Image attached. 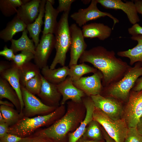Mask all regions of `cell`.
Here are the masks:
<instances>
[{
    "label": "cell",
    "instance_id": "cell-46",
    "mask_svg": "<svg viewBox=\"0 0 142 142\" xmlns=\"http://www.w3.org/2000/svg\"><path fill=\"white\" fill-rule=\"evenodd\" d=\"M0 105H5L12 108L14 106L13 104L11 102H9L7 100H3L1 99L0 100Z\"/></svg>",
    "mask_w": 142,
    "mask_h": 142
},
{
    "label": "cell",
    "instance_id": "cell-35",
    "mask_svg": "<svg viewBox=\"0 0 142 142\" xmlns=\"http://www.w3.org/2000/svg\"><path fill=\"white\" fill-rule=\"evenodd\" d=\"M124 142H142V135L139 133L136 127L128 128Z\"/></svg>",
    "mask_w": 142,
    "mask_h": 142
},
{
    "label": "cell",
    "instance_id": "cell-37",
    "mask_svg": "<svg viewBox=\"0 0 142 142\" xmlns=\"http://www.w3.org/2000/svg\"><path fill=\"white\" fill-rule=\"evenodd\" d=\"M75 1L74 0H59V5L56 9L59 13L70 11L71 4Z\"/></svg>",
    "mask_w": 142,
    "mask_h": 142
},
{
    "label": "cell",
    "instance_id": "cell-31",
    "mask_svg": "<svg viewBox=\"0 0 142 142\" xmlns=\"http://www.w3.org/2000/svg\"><path fill=\"white\" fill-rule=\"evenodd\" d=\"M0 112L9 126L17 123L23 116L13 108L0 105Z\"/></svg>",
    "mask_w": 142,
    "mask_h": 142
},
{
    "label": "cell",
    "instance_id": "cell-19",
    "mask_svg": "<svg viewBox=\"0 0 142 142\" xmlns=\"http://www.w3.org/2000/svg\"><path fill=\"white\" fill-rule=\"evenodd\" d=\"M82 30L84 38H97L104 40L110 36L113 30L103 23H93L83 26Z\"/></svg>",
    "mask_w": 142,
    "mask_h": 142
},
{
    "label": "cell",
    "instance_id": "cell-27",
    "mask_svg": "<svg viewBox=\"0 0 142 142\" xmlns=\"http://www.w3.org/2000/svg\"><path fill=\"white\" fill-rule=\"evenodd\" d=\"M28 31L27 29L23 32L20 38L17 40L12 39L11 40L10 48L14 53L19 51H26L31 52L34 54L36 47L34 42L28 37Z\"/></svg>",
    "mask_w": 142,
    "mask_h": 142
},
{
    "label": "cell",
    "instance_id": "cell-24",
    "mask_svg": "<svg viewBox=\"0 0 142 142\" xmlns=\"http://www.w3.org/2000/svg\"><path fill=\"white\" fill-rule=\"evenodd\" d=\"M27 25L15 15L7 24L6 27L0 32V38L5 42L13 39L17 33L23 32L27 28Z\"/></svg>",
    "mask_w": 142,
    "mask_h": 142
},
{
    "label": "cell",
    "instance_id": "cell-5",
    "mask_svg": "<svg viewBox=\"0 0 142 142\" xmlns=\"http://www.w3.org/2000/svg\"><path fill=\"white\" fill-rule=\"evenodd\" d=\"M69 11L63 12L58 22L54 34L55 37L54 48L56 54L50 65L53 69L58 64L62 67L65 66L66 54L71 43V37L68 18Z\"/></svg>",
    "mask_w": 142,
    "mask_h": 142
},
{
    "label": "cell",
    "instance_id": "cell-13",
    "mask_svg": "<svg viewBox=\"0 0 142 142\" xmlns=\"http://www.w3.org/2000/svg\"><path fill=\"white\" fill-rule=\"evenodd\" d=\"M103 78L102 73L98 70L92 75L82 77L73 83L74 86L82 91L86 95L90 97L100 94L103 87Z\"/></svg>",
    "mask_w": 142,
    "mask_h": 142
},
{
    "label": "cell",
    "instance_id": "cell-32",
    "mask_svg": "<svg viewBox=\"0 0 142 142\" xmlns=\"http://www.w3.org/2000/svg\"><path fill=\"white\" fill-rule=\"evenodd\" d=\"M42 85L41 74L37 75L28 80L25 88L29 92L35 95L40 93Z\"/></svg>",
    "mask_w": 142,
    "mask_h": 142
},
{
    "label": "cell",
    "instance_id": "cell-36",
    "mask_svg": "<svg viewBox=\"0 0 142 142\" xmlns=\"http://www.w3.org/2000/svg\"><path fill=\"white\" fill-rule=\"evenodd\" d=\"M18 142H54L48 138L33 134L22 138Z\"/></svg>",
    "mask_w": 142,
    "mask_h": 142
},
{
    "label": "cell",
    "instance_id": "cell-20",
    "mask_svg": "<svg viewBox=\"0 0 142 142\" xmlns=\"http://www.w3.org/2000/svg\"><path fill=\"white\" fill-rule=\"evenodd\" d=\"M0 74V77L7 80L16 92L19 99L21 105L20 113L22 114L24 104L20 82L18 67L12 61L10 68Z\"/></svg>",
    "mask_w": 142,
    "mask_h": 142
},
{
    "label": "cell",
    "instance_id": "cell-4",
    "mask_svg": "<svg viewBox=\"0 0 142 142\" xmlns=\"http://www.w3.org/2000/svg\"><path fill=\"white\" fill-rule=\"evenodd\" d=\"M80 114L77 109H68L65 114L49 127L38 129L33 134L48 138L54 142L62 139L73 129L80 120Z\"/></svg>",
    "mask_w": 142,
    "mask_h": 142
},
{
    "label": "cell",
    "instance_id": "cell-23",
    "mask_svg": "<svg viewBox=\"0 0 142 142\" xmlns=\"http://www.w3.org/2000/svg\"><path fill=\"white\" fill-rule=\"evenodd\" d=\"M131 38L132 40L137 42V45L131 49L119 51L117 55L121 57L129 58L130 65L138 62H140L142 65V35L133 36Z\"/></svg>",
    "mask_w": 142,
    "mask_h": 142
},
{
    "label": "cell",
    "instance_id": "cell-10",
    "mask_svg": "<svg viewBox=\"0 0 142 142\" xmlns=\"http://www.w3.org/2000/svg\"><path fill=\"white\" fill-rule=\"evenodd\" d=\"M90 97L96 108L113 120L121 119L123 113L122 102L113 98L105 97L100 94Z\"/></svg>",
    "mask_w": 142,
    "mask_h": 142
},
{
    "label": "cell",
    "instance_id": "cell-44",
    "mask_svg": "<svg viewBox=\"0 0 142 142\" xmlns=\"http://www.w3.org/2000/svg\"><path fill=\"white\" fill-rule=\"evenodd\" d=\"M134 3L138 13L141 14L142 16V1H134Z\"/></svg>",
    "mask_w": 142,
    "mask_h": 142
},
{
    "label": "cell",
    "instance_id": "cell-2",
    "mask_svg": "<svg viewBox=\"0 0 142 142\" xmlns=\"http://www.w3.org/2000/svg\"><path fill=\"white\" fill-rule=\"evenodd\" d=\"M141 76L142 65L140 62H138L133 67H130L119 81L103 87L100 94L105 97L113 98L126 102L136 81Z\"/></svg>",
    "mask_w": 142,
    "mask_h": 142
},
{
    "label": "cell",
    "instance_id": "cell-26",
    "mask_svg": "<svg viewBox=\"0 0 142 142\" xmlns=\"http://www.w3.org/2000/svg\"><path fill=\"white\" fill-rule=\"evenodd\" d=\"M6 98L9 100L20 113L21 105L19 98L14 89L8 82L0 77V99Z\"/></svg>",
    "mask_w": 142,
    "mask_h": 142
},
{
    "label": "cell",
    "instance_id": "cell-39",
    "mask_svg": "<svg viewBox=\"0 0 142 142\" xmlns=\"http://www.w3.org/2000/svg\"><path fill=\"white\" fill-rule=\"evenodd\" d=\"M22 138L15 135L8 133L0 138V142H18Z\"/></svg>",
    "mask_w": 142,
    "mask_h": 142
},
{
    "label": "cell",
    "instance_id": "cell-42",
    "mask_svg": "<svg viewBox=\"0 0 142 142\" xmlns=\"http://www.w3.org/2000/svg\"><path fill=\"white\" fill-rule=\"evenodd\" d=\"M11 63L6 61L1 60L0 62V73L9 68L11 67Z\"/></svg>",
    "mask_w": 142,
    "mask_h": 142
},
{
    "label": "cell",
    "instance_id": "cell-3",
    "mask_svg": "<svg viewBox=\"0 0 142 142\" xmlns=\"http://www.w3.org/2000/svg\"><path fill=\"white\" fill-rule=\"evenodd\" d=\"M63 106L61 105L54 111L46 115L31 118L23 116L16 124L9 126L8 133L22 138L29 136L40 128L56 121L60 115Z\"/></svg>",
    "mask_w": 142,
    "mask_h": 142
},
{
    "label": "cell",
    "instance_id": "cell-12",
    "mask_svg": "<svg viewBox=\"0 0 142 142\" xmlns=\"http://www.w3.org/2000/svg\"><path fill=\"white\" fill-rule=\"evenodd\" d=\"M55 45V37L53 34L42 36L36 47L34 61L40 69L47 66L48 59Z\"/></svg>",
    "mask_w": 142,
    "mask_h": 142
},
{
    "label": "cell",
    "instance_id": "cell-15",
    "mask_svg": "<svg viewBox=\"0 0 142 142\" xmlns=\"http://www.w3.org/2000/svg\"><path fill=\"white\" fill-rule=\"evenodd\" d=\"M57 86L63 97L60 102L61 105H64L67 100L70 99L76 103H82V98L86 95L82 91L74 86L69 76Z\"/></svg>",
    "mask_w": 142,
    "mask_h": 142
},
{
    "label": "cell",
    "instance_id": "cell-16",
    "mask_svg": "<svg viewBox=\"0 0 142 142\" xmlns=\"http://www.w3.org/2000/svg\"><path fill=\"white\" fill-rule=\"evenodd\" d=\"M42 85L40 92L37 95L41 100L46 105L58 107L61 95L57 85L47 80L41 74Z\"/></svg>",
    "mask_w": 142,
    "mask_h": 142
},
{
    "label": "cell",
    "instance_id": "cell-45",
    "mask_svg": "<svg viewBox=\"0 0 142 142\" xmlns=\"http://www.w3.org/2000/svg\"><path fill=\"white\" fill-rule=\"evenodd\" d=\"M136 127L139 133L142 135V117L140 119Z\"/></svg>",
    "mask_w": 142,
    "mask_h": 142
},
{
    "label": "cell",
    "instance_id": "cell-11",
    "mask_svg": "<svg viewBox=\"0 0 142 142\" xmlns=\"http://www.w3.org/2000/svg\"><path fill=\"white\" fill-rule=\"evenodd\" d=\"M71 37L70 60L69 67L77 64L78 60L86 50L87 45L84 40L82 30L75 23L70 26Z\"/></svg>",
    "mask_w": 142,
    "mask_h": 142
},
{
    "label": "cell",
    "instance_id": "cell-1",
    "mask_svg": "<svg viewBox=\"0 0 142 142\" xmlns=\"http://www.w3.org/2000/svg\"><path fill=\"white\" fill-rule=\"evenodd\" d=\"M79 60L80 63H91L101 72L103 87L119 81L131 67L126 62L117 58L114 51L108 50L101 46L86 50Z\"/></svg>",
    "mask_w": 142,
    "mask_h": 142
},
{
    "label": "cell",
    "instance_id": "cell-52",
    "mask_svg": "<svg viewBox=\"0 0 142 142\" xmlns=\"http://www.w3.org/2000/svg\"></svg>",
    "mask_w": 142,
    "mask_h": 142
},
{
    "label": "cell",
    "instance_id": "cell-6",
    "mask_svg": "<svg viewBox=\"0 0 142 142\" xmlns=\"http://www.w3.org/2000/svg\"><path fill=\"white\" fill-rule=\"evenodd\" d=\"M93 120L101 125L115 142H124L128 128L124 118L113 120L95 107Z\"/></svg>",
    "mask_w": 142,
    "mask_h": 142
},
{
    "label": "cell",
    "instance_id": "cell-21",
    "mask_svg": "<svg viewBox=\"0 0 142 142\" xmlns=\"http://www.w3.org/2000/svg\"><path fill=\"white\" fill-rule=\"evenodd\" d=\"M45 9L44 26L42 31V36L49 33L53 34L58 25L57 18L59 13L48 0L46 1Z\"/></svg>",
    "mask_w": 142,
    "mask_h": 142
},
{
    "label": "cell",
    "instance_id": "cell-40",
    "mask_svg": "<svg viewBox=\"0 0 142 142\" xmlns=\"http://www.w3.org/2000/svg\"><path fill=\"white\" fill-rule=\"evenodd\" d=\"M128 31L132 36L139 34L142 35V27L137 23L128 28Z\"/></svg>",
    "mask_w": 142,
    "mask_h": 142
},
{
    "label": "cell",
    "instance_id": "cell-43",
    "mask_svg": "<svg viewBox=\"0 0 142 142\" xmlns=\"http://www.w3.org/2000/svg\"><path fill=\"white\" fill-rule=\"evenodd\" d=\"M142 90V77L139 78L131 90L138 91Z\"/></svg>",
    "mask_w": 142,
    "mask_h": 142
},
{
    "label": "cell",
    "instance_id": "cell-22",
    "mask_svg": "<svg viewBox=\"0 0 142 142\" xmlns=\"http://www.w3.org/2000/svg\"><path fill=\"white\" fill-rule=\"evenodd\" d=\"M69 67L65 66L52 69L47 65L41 69V74L47 80L57 85L63 81L69 75Z\"/></svg>",
    "mask_w": 142,
    "mask_h": 142
},
{
    "label": "cell",
    "instance_id": "cell-8",
    "mask_svg": "<svg viewBox=\"0 0 142 142\" xmlns=\"http://www.w3.org/2000/svg\"><path fill=\"white\" fill-rule=\"evenodd\" d=\"M126 103L124 119L128 128L136 127L142 117V90H131Z\"/></svg>",
    "mask_w": 142,
    "mask_h": 142
},
{
    "label": "cell",
    "instance_id": "cell-18",
    "mask_svg": "<svg viewBox=\"0 0 142 142\" xmlns=\"http://www.w3.org/2000/svg\"><path fill=\"white\" fill-rule=\"evenodd\" d=\"M40 0H30L18 8L16 15L27 25L33 23L39 12Z\"/></svg>",
    "mask_w": 142,
    "mask_h": 142
},
{
    "label": "cell",
    "instance_id": "cell-51",
    "mask_svg": "<svg viewBox=\"0 0 142 142\" xmlns=\"http://www.w3.org/2000/svg\"><path fill=\"white\" fill-rule=\"evenodd\" d=\"M52 5L54 4L55 3L54 0H48Z\"/></svg>",
    "mask_w": 142,
    "mask_h": 142
},
{
    "label": "cell",
    "instance_id": "cell-25",
    "mask_svg": "<svg viewBox=\"0 0 142 142\" xmlns=\"http://www.w3.org/2000/svg\"><path fill=\"white\" fill-rule=\"evenodd\" d=\"M46 1V0H41L37 17L33 23L27 25L26 29L29 33V37L33 41L36 47L40 41L39 35L43 23V18L45 14V7Z\"/></svg>",
    "mask_w": 142,
    "mask_h": 142
},
{
    "label": "cell",
    "instance_id": "cell-49",
    "mask_svg": "<svg viewBox=\"0 0 142 142\" xmlns=\"http://www.w3.org/2000/svg\"><path fill=\"white\" fill-rule=\"evenodd\" d=\"M6 123V121L0 112V123Z\"/></svg>",
    "mask_w": 142,
    "mask_h": 142
},
{
    "label": "cell",
    "instance_id": "cell-17",
    "mask_svg": "<svg viewBox=\"0 0 142 142\" xmlns=\"http://www.w3.org/2000/svg\"><path fill=\"white\" fill-rule=\"evenodd\" d=\"M85 96L82 98V100L86 110L85 116L81 122L79 126L74 132L70 134L68 142H77L83 136L88 124L93 120L95 107L90 97L87 96V97H85Z\"/></svg>",
    "mask_w": 142,
    "mask_h": 142
},
{
    "label": "cell",
    "instance_id": "cell-41",
    "mask_svg": "<svg viewBox=\"0 0 142 142\" xmlns=\"http://www.w3.org/2000/svg\"><path fill=\"white\" fill-rule=\"evenodd\" d=\"M9 126L6 123H0V138L8 133Z\"/></svg>",
    "mask_w": 142,
    "mask_h": 142
},
{
    "label": "cell",
    "instance_id": "cell-48",
    "mask_svg": "<svg viewBox=\"0 0 142 142\" xmlns=\"http://www.w3.org/2000/svg\"><path fill=\"white\" fill-rule=\"evenodd\" d=\"M79 142H101V141L100 140H81Z\"/></svg>",
    "mask_w": 142,
    "mask_h": 142
},
{
    "label": "cell",
    "instance_id": "cell-47",
    "mask_svg": "<svg viewBox=\"0 0 142 142\" xmlns=\"http://www.w3.org/2000/svg\"><path fill=\"white\" fill-rule=\"evenodd\" d=\"M104 137L106 142H115L106 132H104Z\"/></svg>",
    "mask_w": 142,
    "mask_h": 142
},
{
    "label": "cell",
    "instance_id": "cell-50",
    "mask_svg": "<svg viewBox=\"0 0 142 142\" xmlns=\"http://www.w3.org/2000/svg\"><path fill=\"white\" fill-rule=\"evenodd\" d=\"M90 1V0H83L82 1L83 3L86 4L89 3Z\"/></svg>",
    "mask_w": 142,
    "mask_h": 142
},
{
    "label": "cell",
    "instance_id": "cell-14",
    "mask_svg": "<svg viewBox=\"0 0 142 142\" xmlns=\"http://www.w3.org/2000/svg\"><path fill=\"white\" fill-rule=\"evenodd\" d=\"M98 3L106 9L121 10L126 14L133 25L140 21L135 4L133 1L124 2L121 0H97Z\"/></svg>",
    "mask_w": 142,
    "mask_h": 142
},
{
    "label": "cell",
    "instance_id": "cell-33",
    "mask_svg": "<svg viewBox=\"0 0 142 142\" xmlns=\"http://www.w3.org/2000/svg\"><path fill=\"white\" fill-rule=\"evenodd\" d=\"M98 123L93 120L91 121L89 123L88 126L83 136L95 140H101L102 135Z\"/></svg>",
    "mask_w": 142,
    "mask_h": 142
},
{
    "label": "cell",
    "instance_id": "cell-9",
    "mask_svg": "<svg viewBox=\"0 0 142 142\" xmlns=\"http://www.w3.org/2000/svg\"><path fill=\"white\" fill-rule=\"evenodd\" d=\"M98 3L97 0H92L88 7L79 9L77 12L72 14L70 17L79 27H82L89 21L107 16L111 19L113 21V25L112 28L113 30L115 24L119 22V20L110 13L99 10L97 7Z\"/></svg>",
    "mask_w": 142,
    "mask_h": 142
},
{
    "label": "cell",
    "instance_id": "cell-38",
    "mask_svg": "<svg viewBox=\"0 0 142 142\" xmlns=\"http://www.w3.org/2000/svg\"><path fill=\"white\" fill-rule=\"evenodd\" d=\"M13 50L9 48L6 45L4 47L3 49L0 51V55L5 57L9 60L12 61L15 54Z\"/></svg>",
    "mask_w": 142,
    "mask_h": 142
},
{
    "label": "cell",
    "instance_id": "cell-34",
    "mask_svg": "<svg viewBox=\"0 0 142 142\" xmlns=\"http://www.w3.org/2000/svg\"><path fill=\"white\" fill-rule=\"evenodd\" d=\"M34 54L33 53L28 51H23L18 54L15 55L13 59L14 63L19 68L24 64L30 62L33 59Z\"/></svg>",
    "mask_w": 142,
    "mask_h": 142
},
{
    "label": "cell",
    "instance_id": "cell-7",
    "mask_svg": "<svg viewBox=\"0 0 142 142\" xmlns=\"http://www.w3.org/2000/svg\"><path fill=\"white\" fill-rule=\"evenodd\" d=\"M21 88L24 104L22 112L23 116L31 118L36 115H46L53 112L58 107L46 105L24 87L21 86Z\"/></svg>",
    "mask_w": 142,
    "mask_h": 142
},
{
    "label": "cell",
    "instance_id": "cell-28",
    "mask_svg": "<svg viewBox=\"0 0 142 142\" xmlns=\"http://www.w3.org/2000/svg\"><path fill=\"white\" fill-rule=\"evenodd\" d=\"M18 68L21 86L24 87L28 80L41 73L40 69L38 66L30 62Z\"/></svg>",
    "mask_w": 142,
    "mask_h": 142
},
{
    "label": "cell",
    "instance_id": "cell-29",
    "mask_svg": "<svg viewBox=\"0 0 142 142\" xmlns=\"http://www.w3.org/2000/svg\"><path fill=\"white\" fill-rule=\"evenodd\" d=\"M69 67V76L73 81L78 80L83 75L90 73H94L98 70L84 63L73 65Z\"/></svg>",
    "mask_w": 142,
    "mask_h": 142
},
{
    "label": "cell",
    "instance_id": "cell-30",
    "mask_svg": "<svg viewBox=\"0 0 142 142\" xmlns=\"http://www.w3.org/2000/svg\"><path fill=\"white\" fill-rule=\"evenodd\" d=\"M30 0H0V10L6 17H9L16 13L19 7Z\"/></svg>",
    "mask_w": 142,
    "mask_h": 142
}]
</instances>
